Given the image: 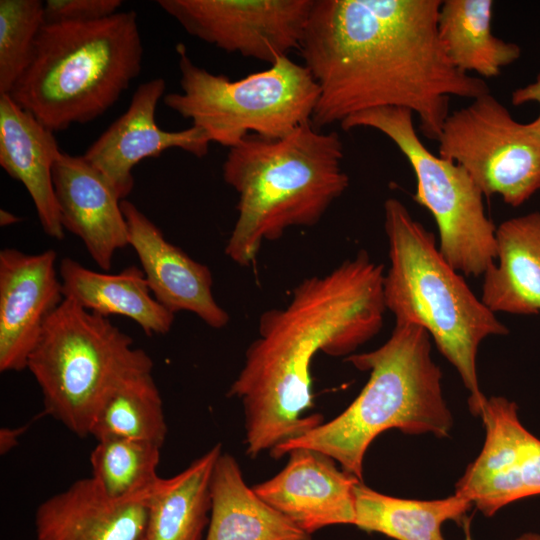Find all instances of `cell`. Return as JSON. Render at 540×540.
<instances>
[{
  "mask_svg": "<svg viewBox=\"0 0 540 540\" xmlns=\"http://www.w3.org/2000/svg\"><path fill=\"white\" fill-rule=\"evenodd\" d=\"M532 102L540 106V73L533 82L515 89L511 94V103L514 106ZM531 123L540 131V112Z\"/></svg>",
  "mask_w": 540,
  "mask_h": 540,
  "instance_id": "30",
  "label": "cell"
},
{
  "mask_svg": "<svg viewBox=\"0 0 540 540\" xmlns=\"http://www.w3.org/2000/svg\"><path fill=\"white\" fill-rule=\"evenodd\" d=\"M58 272L64 299L90 312L105 317H127L148 336L164 335L173 326L175 314L155 299L143 270L135 265L110 274L91 270L65 257Z\"/></svg>",
  "mask_w": 540,
  "mask_h": 540,
  "instance_id": "20",
  "label": "cell"
},
{
  "mask_svg": "<svg viewBox=\"0 0 540 540\" xmlns=\"http://www.w3.org/2000/svg\"><path fill=\"white\" fill-rule=\"evenodd\" d=\"M150 494L116 499L79 479L37 507L36 540H143Z\"/></svg>",
  "mask_w": 540,
  "mask_h": 540,
  "instance_id": "17",
  "label": "cell"
},
{
  "mask_svg": "<svg viewBox=\"0 0 540 540\" xmlns=\"http://www.w3.org/2000/svg\"><path fill=\"white\" fill-rule=\"evenodd\" d=\"M345 131L372 128L387 136L409 162L415 178L413 199L433 216L438 248L445 260L465 276L483 275L496 259V226L487 217L481 190L459 164L431 153L420 140L413 112L378 107L345 118Z\"/></svg>",
  "mask_w": 540,
  "mask_h": 540,
  "instance_id": "9",
  "label": "cell"
},
{
  "mask_svg": "<svg viewBox=\"0 0 540 540\" xmlns=\"http://www.w3.org/2000/svg\"><path fill=\"white\" fill-rule=\"evenodd\" d=\"M354 525L395 540H445L442 525L463 523L473 505L465 496L435 500L403 499L380 493L359 482L354 487Z\"/></svg>",
  "mask_w": 540,
  "mask_h": 540,
  "instance_id": "24",
  "label": "cell"
},
{
  "mask_svg": "<svg viewBox=\"0 0 540 540\" xmlns=\"http://www.w3.org/2000/svg\"><path fill=\"white\" fill-rule=\"evenodd\" d=\"M160 449L153 443L133 439L98 440L90 454L91 477L112 498L149 495L160 479Z\"/></svg>",
  "mask_w": 540,
  "mask_h": 540,
  "instance_id": "26",
  "label": "cell"
},
{
  "mask_svg": "<svg viewBox=\"0 0 540 540\" xmlns=\"http://www.w3.org/2000/svg\"><path fill=\"white\" fill-rule=\"evenodd\" d=\"M53 249L0 251V371L27 369L48 317L63 302Z\"/></svg>",
  "mask_w": 540,
  "mask_h": 540,
  "instance_id": "13",
  "label": "cell"
},
{
  "mask_svg": "<svg viewBox=\"0 0 540 540\" xmlns=\"http://www.w3.org/2000/svg\"><path fill=\"white\" fill-rule=\"evenodd\" d=\"M52 175L64 230L83 242L99 268L110 270L114 254L129 245L122 200L83 155L61 152Z\"/></svg>",
  "mask_w": 540,
  "mask_h": 540,
  "instance_id": "16",
  "label": "cell"
},
{
  "mask_svg": "<svg viewBox=\"0 0 540 540\" xmlns=\"http://www.w3.org/2000/svg\"><path fill=\"white\" fill-rule=\"evenodd\" d=\"M221 444L211 447L187 468L161 478L148 499L144 540H201L210 516V481Z\"/></svg>",
  "mask_w": 540,
  "mask_h": 540,
  "instance_id": "22",
  "label": "cell"
},
{
  "mask_svg": "<svg viewBox=\"0 0 540 540\" xmlns=\"http://www.w3.org/2000/svg\"><path fill=\"white\" fill-rule=\"evenodd\" d=\"M496 259L483 274L481 301L493 312L540 313V212L496 228Z\"/></svg>",
  "mask_w": 540,
  "mask_h": 540,
  "instance_id": "19",
  "label": "cell"
},
{
  "mask_svg": "<svg viewBox=\"0 0 540 540\" xmlns=\"http://www.w3.org/2000/svg\"><path fill=\"white\" fill-rule=\"evenodd\" d=\"M205 540H312L249 487L236 459L221 453L210 481Z\"/></svg>",
  "mask_w": 540,
  "mask_h": 540,
  "instance_id": "21",
  "label": "cell"
},
{
  "mask_svg": "<svg viewBox=\"0 0 540 540\" xmlns=\"http://www.w3.org/2000/svg\"><path fill=\"white\" fill-rule=\"evenodd\" d=\"M25 428L17 429H1L0 432V452L1 454L7 453L11 450L16 444L18 437L24 432Z\"/></svg>",
  "mask_w": 540,
  "mask_h": 540,
  "instance_id": "31",
  "label": "cell"
},
{
  "mask_svg": "<svg viewBox=\"0 0 540 540\" xmlns=\"http://www.w3.org/2000/svg\"><path fill=\"white\" fill-rule=\"evenodd\" d=\"M61 152L53 131L9 95H0V166L24 185L43 231L56 240L65 235L52 175Z\"/></svg>",
  "mask_w": 540,
  "mask_h": 540,
  "instance_id": "18",
  "label": "cell"
},
{
  "mask_svg": "<svg viewBox=\"0 0 540 540\" xmlns=\"http://www.w3.org/2000/svg\"><path fill=\"white\" fill-rule=\"evenodd\" d=\"M314 0H158L191 36L270 65L300 49Z\"/></svg>",
  "mask_w": 540,
  "mask_h": 540,
  "instance_id": "11",
  "label": "cell"
},
{
  "mask_svg": "<svg viewBox=\"0 0 540 540\" xmlns=\"http://www.w3.org/2000/svg\"><path fill=\"white\" fill-rule=\"evenodd\" d=\"M455 493L470 499L485 516L517 500L540 495V439L531 434L489 473L458 481Z\"/></svg>",
  "mask_w": 540,
  "mask_h": 540,
  "instance_id": "27",
  "label": "cell"
},
{
  "mask_svg": "<svg viewBox=\"0 0 540 540\" xmlns=\"http://www.w3.org/2000/svg\"><path fill=\"white\" fill-rule=\"evenodd\" d=\"M153 367L149 355L108 317L64 299L44 324L27 363L45 413L79 437L90 435L94 414L125 375Z\"/></svg>",
  "mask_w": 540,
  "mask_h": 540,
  "instance_id": "7",
  "label": "cell"
},
{
  "mask_svg": "<svg viewBox=\"0 0 540 540\" xmlns=\"http://www.w3.org/2000/svg\"><path fill=\"white\" fill-rule=\"evenodd\" d=\"M384 229L390 260L383 284L386 309L396 325L416 324L428 332L468 390L471 413L479 416L487 399L477 376L479 346L509 330L445 260L434 234L397 198L384 202Z\"/></svg>",
  "mask_w": 540,
  "mask_h": 540,
  "instance_id": "5",
  "label": "cell"
},
{
  "mask_svg": "<svg viewBox=\"0 0 540 540\" xmlns=\"http://www.w3.org/2000/svg\"><path fill=\"white\" fill-rule=\"evenodd\" d=\"M152 368L128 373L107 392L90 426L97 441L117 437L163 446L167 424Z\"/></svg>",
  "mask_w": 540,
  "mask_h": 540,
  "instance_id": "25",
  "label": "cell"
},
{
  "mask_svg": "<svg viewBox=\"0 0 540 540\" xmlns=\"http://www.w3.org/2000/svg\"><path fill=\"white\" fill-rule=\"evenodd\" d=\"M44 24V1L0 0V95L24 73Z\"/></svg>",
  "mask_w": 540,
  "mask_h": 540,
  "instance_id": "28",
  "label": "cell"
},
{
  "mask_svg": "<svg viewBox=\"0 0 540 540\" xmlns=\"http://www.w3.org/2000/svg\"><path fill=\"white\" fill-rule=\"evenodd\" d=\"M343 158L339 134L312 122L279 138L250 134L231 147L222 171L238 194V214L225 254L247 267L265 241L316 225L349 186Z\"/></svg>",
  "mask_w": 540,
  "mask_h": 540,
  "instance_id": "3",
  "label": "cell"
},
{
  "mask_svg": "<svg viewBox=\"0 0 540 540\" xmlns=\"http://www.w3.org/2000/svg\"><path fill=\"white\" fill-rule=\"evenodd\" d=\"M165 90L166 82L161 77L140 84L127 110L83 155L105 176L121 200L133 190L132 171L140 161L175 148L199 158L208 153L211 142L199 127L192 125L179 131H166L158 126L156 109Z\"/></svg>",
  "mask_w": 540,
  "mask_h": 540,
  "instance_id": "12",
  "label": "cell"
},
{
  "mask_svg": "<svg viewBox=\"0 0 540 540\" xmlns=\"http://www.w3.org/2000/svg\"><path fill=\"white\" fill-rule=\"evenodd\" d=\"M462 526L464 528V534L465 538L464 540H473L471 535V520L466 517L465 520L462 523ZM514 540H540V535L537 533H525L519 537H517Z\"/></svg>",
  "mask_w": 540,
  "mask_h": 540,
  "instance_id": "32",
  "label": "cell"
},
{
  "mask_svg": "<svg viewBox=\"0 0 540 540\" xmlns=\"http://www.w3.org/2000/svg\"><path fill=\"white\" fill-rule=\"evenodd\" d=\"M369 380L337 417L270 451L279 459L296 448L322 452L341 468L363 479L365 454L381 433L449 435L452 414L442 390V371L431 356V337L416 324L396 325L375 350L346 358Z\"/></svg>",
  "mask_w": 540,
  "mask_h": 540,
  "instance_id": "4",
  "label": "cell"
},
{
  "mask_svg": "<svg viewBox=\"0 0 540 540\" xmlns=\"http://www.w3.org/2000/svg\"><path fill=\"white\" fill-rule=\"evenodd\" d=\"M121 0H46L45 24L88 23L108 18L122 6Z\"/></svg>",
  "mask_w": 540,
  "mask_h": 540,
  "instance_id": "29",
  "label": "cell"
},
{
  "mask_svg": "<svg viewBox=\"0 0 540 540\" xmlns=\"http://www.w3.org/2000/svg\"><path fill=\"white\" fill-rule=\"evenodd\" d=\"M491 0H444L438 14V34L451 63L460 71L497 77L521 56L514 42L491 31Z\"/></svg>",
  "mask_w": 540,
  "mask_h": 540,
  "instance_id": "23",
  "label": "cell"
},
{
  "mask_svg": "<svg viewBox=\"0 0 540 540\" xmlns=\"http://www.w3.org/2000/svg\"><path fill=\"white\" fill-rule=\"evenodd\" d=\"M121 208L129 245L155 299L174 314L191 312L212 328L225 327L230 317L214 298L210 269L170 243L132 202L122 200Z\"/></svg>",
  "mask_w": 540,
  "mask_h": 540,
  "instance_id": "15",
  "label": "cell"
},
{
  "mask_svg": "<svg viewBox=\"0 0 540 540\" xmlns=\"http://www.w3.org/2000/svg\"><path fill=\"white\" fill-rule=\"evenodd\" d=\"M19 221H20V219L16 215H14L13 213L8 212L6 210H1L0 211V225L2 227L15 224V223H17Z\"/></svg>",
  "mask_w": 540,
  "mask_h": 540,
  "instance_id": "33",
  "label": "cell"
},
{
  "mask_svg": "<svg viewBox=\"0 0 540 540\" xmlns=\"http://www.w3.org/2000/svg\"><path fill=\"white\" fill-rule=\"evenodd\" d=\"M133 10L88 23L44 24L9 96L53 132L102 116L142 69Z\"/></svg>",
  "mask_w": 540,
  "mask_h": 540,
  "instance_id": "6",
  "label": "cell"
},
{
  "mask_svg": "<svg viewBox=\"0 0 540 540\" xmlns=\"http://www.w3.org/2000/svg\"><path fill=\"white\" fill-rule=\"evenodd\" d=\"M287 455L280 472L253 486L257 495L310 535L331 525H354V487L362 481L317 450L296 448Z\"/></svg>",
  "mask_w": 540,
  "mask_h": 540,
  "instance_id": "14",
  "label": "cell"
},
{
  "mask_svg": "<svg viewBox=\"0 0 540 540\" xmlns=\"http://www.w3.org/2000/svg\"><path fill=\"white\" fill-rule=\"evenodd\" d=\"M384 266L366 251L329 273L304 278L290 301L264 311L228 390L244 409L246 453L251 458L323 423L313 408L311 364L323 353L350 356L384 323Z\"/></svg>",
  "mask_w": 540,
  "mask_h": 540,
  "instance_id": "2",
  "label": "cell"
},
{
  "mask_svg": "<svg viewBox=\"0 0 540 540\" xmlns=\"http://www.w3.org/2000/svg\"><path fill=\"white\" fill-rule=\"evenodd\" d=\"M437 141L439 156L462 166L486 197L519 207L540 190V131L491 93L450 113Z\"/></svg>",
  "mask_w": 540,
  "mask_h": 540,
  "instance_id": "10",
  "label": "cell"
},
{
  "mask_svg": "<svg viewBox=\"0 0 540 540\" xmlns=\"http://www.w3.org/2000/svg\"><path fill=\"white\" fill-rule=\"evenodd\" d=\"M441 0H314L300 46L320 90L317 129L355 113L402 107L438 140L451 96L490 93L483 79L458 70L438 34Z\"/></svg>",
  "mask_w": 540,
  "mask_h": 540,
  "instance_id": "1",
  "label": "cell"
},
{
  "mask_svg": "<svg viewBox=\"0 0 540 540\" xmlns=\"http://www.w3.org/2000/svg\"><path fill=\"white\" fill-rule=\"evenodd\" d=\"M144 540V539H143Z\"/></svg>",
  "mask_w": 540,
  "mask_h": 540,
  "instance_id": "34",
  "label": "cell"
},
{
  "mask_svg": "<svg viewBox=\"0 0 540 540\" xmlns=\"http://www.w3.org/2000/svg\"><path fill=\"white\" fill-rule=\"evenodd\" d=\"M176 52L181 92L166 94L164 104L190 119L210 142L230 149L247 135L279 138L311 122L319 86L305 65L288 56L266 70L231 80L196 65L183 43Z\"/></svg>",
  "mask_w": 540,
  "mask_h": 540,
  "instance_id": "8",
  "label": "cell"
}]
</instances>
